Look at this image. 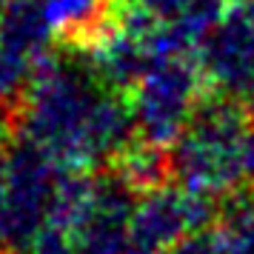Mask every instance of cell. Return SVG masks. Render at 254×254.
Wrapping results in <instances>:
<instances>
[{
	"instance_id": "cell-9",
	"label": "cell",
	"mask_w": 254,
	"mask_h": 254,
	"mask_svg": "<svg viewBox=\"0 0 254 254\" xmlns=\"http://www.w3.org/2000/svg\"><path fill=\"white\" fill-rule=\"evenodd\" d=\"M223 254H254V197L240 191L229 203L220 223Z\"/></svg>"
},
{
	"instance_id": "cell-6",
	"label": "cell",
	"mask_w": 254,
	"mask_h": 254,
	"mask_svg": "<svg viewBox=\"0 0 254 254\" xmlns=\"http://www.w3.org/2000/svg\"><path fill=\"white\" fill-rule=\"evenodd\" d=\"M194 55L211 86L243 100L254 83V23L240 9L229 12L203 35Z\"/></svg>"
},
{
	"instance_id": "cell-7",
	"label": "cell",
	"mask_w": 254,
	"mask_h": 254,
	"mask_svg": "<svg viewBox=\"0 0 254 254\" xmlns=\"http://www.w3.org/2000/svg\"><path fill=\"white\" fill-rule=\"evenodd\" d=\"M55 40L43 0H9L0 9V43L40 63Z\"/></svg>"
},
{
	"instance_id": "cell-5",
	"label": "cell",
	"mask_w": 254,
	"mask_h": 254,
	"mask_svg": "<svg viewBox=\"0 0 254 254\" xmlns=\"http://www.w3.org/2000/svg\"><path fill=\"white\" fill-rule=\"evenodd\" d=\"M217 217L211 197L186 186H154L140 191L123 254H169L177 243L208 229Z\"/></svg>"
},
{
	"instance_id": "cell-8",
	"label": "cell",
	"mask_w": 254,
	"mask_h": 254,
	"mask_svg": "<svg viewBox=\"0 0 254 254\" xmlns=\"http://www.w3.org/2000/svg\"><path fill=\"white\" fill-rule=\"evenodd\" d=\"M115 166L137 191H149L166 180V172L172 169V157H166L163 146H154V143H146L137 137L117 157Z\"/></svg>"
},
{
	"instance_id": "cell-17",
	"label": "cell",
	"mask_w": 254,
	"mask_h": 254,
	"mask_svg": "<svg viewBox=\"0 0 254 254\" xmlns=\"http://www.w3.org/2000/svg\"><path fill=\"white\" fill-rule=\"evenodd\" d=\"M6 3H9V0H0V9H3V6H6Z\"/></svg>"
},
{
	"instance_id": "cell-16",
	"label": "cell",
	"mask_w": 254,
	"mask_h": 254,
	"mask_svg": "<svg viewBox=\"0 0 254 254\" xmlns=\"http://www.w3.org/2000/svg\"><path fill=\"white\" fill-rule=\"evenodd\" d=\"M243 100H246V106H249V115L254 117V83H252V89L246 92V97H243Z\"/></svg>"
},
{
	"instance_id": "cell-13",
	"label": "cell",
	"mask_w": 254,
	"mask_h": 254,
	"mask_svg": "<svg viewBox=\"0 0 254 254\" xmlns=\"http://www.w3.org/2000/svg\"><path fill=\"white\" fill-rule=\"evenodd\" d=\"M6 194H9V157L0 151V217L6 208Z\"/></svg>"
},
{
	"instance_id": "cell-1",
	"label": "cell",
	"mask_w": 254,
	"mask_h": 254,
	"mask_svg": "<svg viewBox=\"0 0 254 254\" xmlns=\"http://www.w3.org/2000/svg\"><path fill=\"white\" fill-rule=\"evenodd\" d=\"M20 137L49 151L66 169H103L137 140L131 100L86 60L49 55L14 112Z\"/></svg>"
},
{
	"instance_id": "cell-4",
	"label": "cell",
	"mask_w": 254,
	"mask_h": 254,
	"mask_svg": "<svg viewBox=\"0 0 254 254\" xmlns=\"http://www.w3.org/2000/svg\"><path fill=\"white\" fill-rule=\"evenodd\" d=\"M9 157V194L0 217V252L26 254L37 231L52 220L66 166L32 140L17 137Z\"/></svg>"
},
{
	"instance_id": "cell-14",
	"label": "cell",
	"mask_w": 254,
	"mask_h": 254,
	"mask_svg": "<svg viewBox=\"0 0 254 254\" xmlns=\"http://www.w3.org/2000/svg\"><path fill=\"white\" fill-rule=\"evenodd\" d=\"M9 112H3V109H0V146H3V140L9 137V126H12V123H9Z\"/></svg>"
},
{
	"instance_id": "cell-2",
	"label": "cell",
	"mask_w": 254,
	"mask_h": 254,
	"mask_svg": "<svg viewBox=\"0 0 254 254\" xmlns=\"http://www.w3.org/2000/svg\"><path fill=\"white\" fill-rule=\"evenodd\" d=\"M180 186L206 197L240 194L254 186V126L237 97H206L172 151Z\"/></svg>"
},
{
	"instance_id": "cell-3",
	"label": "cell",
	"mask_w": 254,
	"mask_h": 254,
	"mask_svg": "<svg viewBox=\"0 0 254 254\" xmlns=\"http://www.w3.org/2000/svg\"><path fill=\"white\" fill-rule=\"evenodd\" d=\"M203 83L206 74L197 63V55H157L140 74V80L128 89L137 137L163 149L174 146L194 117L197 106L203 103Z\"/></svg>"
},
{
	"instance_id": "cell-11",
	"label": "cell",
	"mask_w": 254,
	"mask_h": 254,
	"mask_svg": "<svg viewBox=\"0 0 254 254\" xmlns=\"http://www.w3.org/2000/svg\"><path fill=\"white\" fill-rule=\"evenodd\" d=\"M169 254H223V243H220L217 231H194L174 246Z\"/></svg>"
},
{
	"instance_id": "cell-12",
	"label": "cell",
	"mask_w": 254,
	"mask_h": 254,
	"mask_svg": "<svg viewBox=\"0 0 254 254\" xmlns=\"http://www.w3.org/2000/svg\"><path fill=\"white\" fill-rule=\"evenodd\" d=\"M137 3L163 23H172L177 17H183L186 6H189V0H137Z\"/></svg>"
},
{
	"instance_id": "cell-15",
	"label": "cell",
	"mask_w": 254,
	"mask_h": 254,
	"mask_svg": "<svg viewBox=\"0 0 254 254\" xmlns=\"http://www.w3.org/2000/svg\"><path fill=\"white\" fill-rule=\"evenodd\" d=\"M240 12L254 23V0H240Z\"/></svg>"
},
{
	"instance_id": "cell-10",
	"label": "cell",
	"mask_w": 254,
	"mask_h": 254,
	"mask_svg": "<svg viewBox=\"0 0 254 254\" xmlns=\"http://www.w3.org/2000/svg\"><path fill=\"white\" fill-rule=\"evenodd\" d=\"M37 63L14 49L0 43V109L14 117L17 106L23 100L29 83L35 77Z\"/></svg>"
}]
</instances>
